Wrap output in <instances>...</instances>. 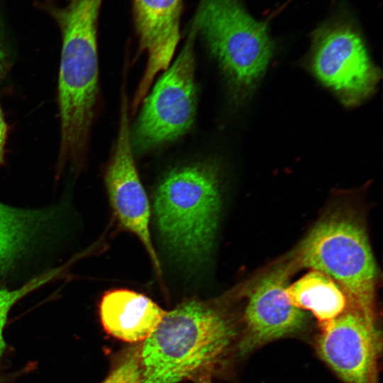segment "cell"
Returning a JSON list of instances; mask_svg holds the SVG:
<instances>
[{"label": "cell", "mask_w": 383, "mask_h": 383, "mask_svg": "<svg viewBox=\"0 0 383 383\" xmlns=\"http://www.w3.org/2000/svg\"><path fill=\"white\" fill-rule=\"evenodd\" d=\"M104 181L112 210L119 225L139 239L156 272L161 276L160 262L150 233L149 200L134 160L128 99L124 89L121 93L118 135L106 167Z\"/></svg>", "instance_id": "9c48e42d"}, {"label": "cell", "mask_w": 383, "mask_h": 383, "mask_svg": "<svg viewBox=\"0 0 383 383\" xmlns=\"http://www.w3.org/2000/svg\"><path fill=\"white\" fill-rule=\"evenodd\" d=\"M62 270V268L59 267L47 272L16 289H0V358L5 349L3 331L9 312L12 306L22 297L55 278Z\"/></svg>", "instance_id": "9a60e30c"}, {"label": "cell", "mask_w": 383, "mask_h": 383, "mask_svg": "<svg viewBox=\"0 0 383 383\" xmlns=\"http://www.w3.org/2000/svg\"><path fill=\"white\" fill-rule=\"evenodd\" d=\"M54 210L13 208L0 203V278L53 226Z\"/></svg>", "instance_id": "4fadbf2b"}, {"label": "cell", "mask_w": 383, "mask_h": 383, "mask_svg": "<svg viewBox=\"0 0 383 383\" xmlns=\"http://www.w3.org/2000/svg\"><path fill=\"white\" fill-rule=\"evenodd\" d=\"M294 258L295 267L331 277L349 302L375 311L377 266L367 235L357 219L343 213L321 219L299 243Z\"/></svg>", "instance_id": "5b68a950"}, {"label": "cell", "mask_w": 383, "mask_h": 383, "mask_svg": "<svg viewBox=\"0 0 383 383\" xmlns=\"http://www.w3.org/2000/svg\"><path fill=\"white\" fill-rule=\"evenodd\" d=\"M293 262L276 267L265 274L250 292L243 315V329L237 345L245 355L273 340L301 330L306 313L293 306L287 296Z\"/></svg>", "instance_id": "30bf717a"}, {"label": "cell", "mask_w": 383, "mask_h": 383, "mask_svg": "<svg viewBox=\"0 0 383 383\" xmlns=\"http://www.w3.org/2000/svg\"><path fill=\"white\" fill-rule=\"evenodd\" d=\"M221 208L219 171L213 162H196L169 171L153 196L157 232L169 254L196 270L213 248Z\"/></svg>", "instance_id": "3957f363"}, {"label": "cell", "mask_w": 383, "mask_h": 383, "mask_svg": "<svg viewBox=\"0 0 383 383\" xmlns=\"http://www.w3.org/2000/svg\"><path fill=\"white\" fill-rule=\"evenodd\" d=\"M287 294L293 306L310 311L319 325L337 317L348 304L341 287L331 277L316 270H311L289 285Z\"/></svg>", "instance_id": "5bb4252c"}, {"label": "cell", "mask_w": 383, "mask_h": 383, "mask_svg": "<svg viewBox=\"0 0 383 383\" xmlns=\"http://www.w3.org/2000/svg\"><path fill=\"white\" fill-rule=\"evenodd\" d=\"M305 65L348 108L370 98L381 79V71L360 32L343 21L326 24L314 32Z\"/></svg>", "instance_id": "52a82bcc"}, {"label": "cell", "mask_w": 383, "mask_h": 383, "mask_svg": "<svg viewBox=\"0 0 383 383\" xmlns=\"http://www.w3.org/2000/svg\"><path fill=\"white\" fill-rule=\"evenodd\" d=\"M7 58L6 53L2 41L0 30V77L2 76L6 66Z\"/></svg>", "instance_id": "ac0fdd59"}, {"label": "cell", "mask_w": 383, "mask_h": 383, "mask_svg": "<svg viewBox=\"0 0 383 383\" xmlns=\"http://www.w3.org/2000/svg\"><path fill=\"white\" fill-rule=\"evenodd\" d=\"M196 37V30L192 24L179 55L143 99L131 133L133 148L138 152L180 138L194 123L197 101L194 50Z\"/></svg>", "instance_id": "8992f818"}, {"label": "cell", "mask_w": 383, "mask_h": 383, "mask_svg": "<svg viewBox=\"0 0 383 383\" xmlns=\"http://www.w3.org/2000/svg\"><path fill=\"white\" fill-rule=\"evenodd\" d=\"M103 0H68L64 7H42L62 35L58 76L60 144L58 168L82 165L99 98L97 30Z\"/></svg>", "instance_id": "7a4b0ae2"}, {"label": "cell", "mask_w": 383, "mask_h": 383, "mask_svg": "<svg viewBox=\"0 0 383 383\" xmlns=\"http://www.w3.org/2000/svg\"><path fill=\"white\" fill-rule=\"evenodd\" d=\"M192 24L218 62L234 100L245 101L274 55L266 23L252 17L240 0H200Z\"/></svg>", "instance_id": "277c9868"}, {"label": "cell", "mask_w": 383, "mask_h": 383, "mask_svg": "<svg viewBox=\"0 0 383 383\" xmlns=\"http://www.w3.org/2000/svg\"><path fill=\"white\" fill-rule=\"evenodd\" d=\"M319 327L317 353L343 382L377 383L382 343L375 311L348 301L340 315Z\"/></svg>", "instance_id": "ba28073f"}, {"label": "cell", "mask_w": 383, "mask_h": 383, "mask_svg": "<svg viewBox=\"0 0 383 383\" xmlns=\"http://www.w3.org/2000/svg\"><path fill=\"white\" fill-rule=\"evenodd\" d=\"M238 328L218 304L191 299L166 311L140 348L142 383L210 380L238 345Z\"/></svg>", "instance_id": "6da1fadb"}, {"label": "cell", "mask_w": 383, "mask_h": 383, "mask_svg": "<svg viewBox=\"0 0 383 383\" xmlns=\"http://www.w3.org/2000/svg\"><path fill=\"white\" fill-rule=\"evenodd\" d=\"M131 4L138 48L147 55L144 73L129 106L133 115L148 94L155 77L170 65L181 38L184 0H131Z\"/></svg>", "instance_id": "8fae6325"}, {"label": "cell", "mask_w": 383, "mask_h": 383, "mask_svg": "<svg viewBox=\"0 0 383 383\" xmlns=\"http://www.w3.org/2000/svg\"><path fill=\"white\" fill-rule=\"evenodd\" d=\"M165 311L144 294L127 289L106 292L99 305L104 331L129 343H139L147 339Z\"/></svg>", "instance_id": "7c38bea8"}, {"label": "cell", "mask_w": 383, "mask_h": 383, "mask_svg": "<svg viewBox=\"0 0 383 383\" xmlns=\"http://www.w3.org/2000/svg\"><path fill=\"white\" fill-rule=\"evenodd\" d=\"M8 136V126L0 106V166L4 162L5 146Z\"/></svg>", "instance_id": "e0dca14e"}, {"label": "cell", "mask_w": 383, "mask_h": 383, "mask_svg": "<svg viewBox=\"0 0 383 383\" xmlns=\"http://www.w3.org/2000/svg\"><path fill=\"white\" fill-rule=\"evenodd\" d=\"M140 348L135 345L118 355L102 383H142Z\"/></svg>", "instance_id": "2e32d148"}]
</instances>
